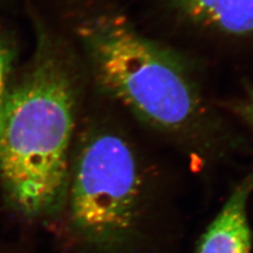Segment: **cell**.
<instances>
[{"instance_id": "6da1fadb", "label": "cell", "mask_w": 253, "mask_h": 253, "mask_svg": "<svg viewBox=\"0 0 253 253\" xmlns=\"http://www.w3.org/2000/svg\"><path fill=\"white\" fill-rule=\"evenodd\" d=\"M77 101L67 65L41 42L0 109V184L22 217L43 219L65 207Z\"/></svg>"}, {"instance_id": "7a4b0ae2", "label": "cell", "mask_w": 253, "mask_h": 253, "mask_svg": "<svg viewBox=\"0 0 253 253\" xmlns=\"http://www.w3.org/2000/svg\"><path fill=\"white\" fill-rule=\"evenodd\" d=\"M79 34L101 88L139 121L180 138L204 128L207 110L178 55L120 16H100Z\"/></svg>"}, {"instance_id": "3957f363", "label": "cell", "mask_w": 253, "mask_h": 253, "mask_svg": "<svg viewBox=\"0 0 253 253\" xmlns=\"http://www.w3.org/2000/svg\"><path fill=\"white\" fill-rule=\"evenodd\" d=\"M148 206L147 175L135 146L114 126H90L71 160L63 207L84 249L135 253Z\"/></svg>"}, {"instance_id": "277c9868", "label": "cell", "mask_w": 253, "mask_h": 253, "mask_svg": "<svg viewBox=\"0 0 253 253\" xmlns=\"http://www.w3.org/2000/svg\"><path fill=\"white\" fill-rule=\"evenodd\" d=\"M253 191V168L236 185L216 217L206 229L195 253H251L248 203Z\"/></svg>"}, {"instance_id": "5b68a950", "label": "cell", "mask_w": 253, "mask_h": 253, "mask_svg": "<svg viewBox=\"0 0 253 253\" xmlns=\"http://www.w3.org/2000/svg\"><path fill=\"white\" fill-rule=\"evenodd\" d=\"M189 17L221 32H253V0H175Z\"/></svg>"}, {"instance_id": "8992f818", "label": "cell", "mask_w": 253, "mask_h": 253, "mask_svg": "<svg viewBox=\"0 0 253 253\" xmlns=\"http://www.w3.org/2000/svg\"><path fill=\"white\" fill-rule=\"evenodd\" d=\"M15 61V50L9 39L0 32V109L10 85V78Z\"/></svg>"}, {"instance_id": "52a82bcc", "label": "cell", "mask_w": 253, "mask_h": 253, "mask_svg": "<svg viewBox=\"0 0 253 253\" xmlns=\"http://www.w3.org/2000/svg\"><path fill=\"white\" fill-rule=\"evenodd\" d=\"M239 114L253 128V91L249 93V96L236 108Z\"/></svg>"}, {"instance_id": "ba28073f", "label": "cell", "mask_w": 253, "mask_h": 253, "mask_svg": "<svg viewBox=\"0 0 253 253\" xmlns=\"http://www.w3.org/2000/svg\"><path fill=\"white\" fill-rule=\"evenodd\" d=\"M0 253H7V252H1V251H0Z\"/></svg>"}]
</instances>
